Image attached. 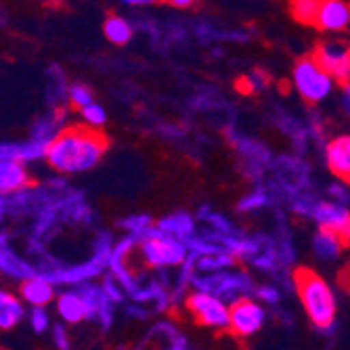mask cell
Listing matches in <instances>:
<instances>
[{
    "label": "cell",
    "instance_id": "obj_1",
    "mask_svg": "<svg viewBox=\"0 0 350 350\" xmlns=\"http://www.w3.org/2000/svg\"><path fill=\"white\" fill-rule=\"evenodd\" d=\"M107 151V139L101 131L90 126L63 129L46 149V162L63 174H78L94 168Z\"/></svg>",
    "mask_w": 350,
    "mask_h": 350
},
{
    "label": "cell",
    "instance_id": "obj_2",
    "mask_svg": "<svg viewBox=\"0 0 350 350\" xmlns=\"http://www.w3.org/2000/svg\"><path fill=\"white\" fill-rule=\"evenodd\" d=\"M300 302L314 327L329 332L336 321V296L327 281L310 269H298L294 275Z\"/></svg>",
    "mask_w": 350,
    "mask_h": 350
},
{
    "label": "cell",
    "instance_id": "obj_3",
    "mask_svg": "<svg viewBox=\"0 0 350 350\" xmlns=\"http://www.w3.org/2000/svg\"><path fill=\"white\" fill-rule=\"evenodd\" d=\"M292 84L306 103H319L332 94L336 80L314 57H306L294 66Z\"/></svg>",
    "mask_w": 350,
    "mask_h": 350
},
{
    "label": "cell",
    "instance_id": "obj_4",
    "mask_svg": "<svg viewBox=\"0 0 350 350\" xmlns=\"http://www.w3.org/2000/svg\"><path fill=\"white\" fill-rule=\"evenodd\" d=\"M143 260L149 267L162 269V267H176L185 260L187 247L176 235L168 233H145V239L139 245Z\"/></svg>",
    "mask_w": 350,
    "mask_h": 350
},
{
    "label": "cell",
    "instance_id": "obj_5",
    "mask_svg": "<svg viewBox=\"0 0 350 350\" xmlns=\"http://www.w3.org/2000/svg\"><path fill=\"white\" fill-rule=\"evenodd\" d=\"M187 308L200 325L222 329L231 323V308L212 294L193 292L187 298Z\"/></svg>",
    "mask_w": 350,
    "mask_h": 350
},
{
    "label": "cell",
    "instance_id": "obj_6",
    "mask_svg": "<svg viewBox=\"0 0 350 350\" xmlns=\"http://www.w3.org/2000/svg\"><path fill=\"white\" fill-rule=\"evenodd\" d=\"M312 57L334 76L336 82L344 84L350 80V44L340 40H327L314 49Z\"/></svg>",
    "mask_w": 350,
    "mask_h": 350
},
{
    "label": "cell",
    "instance_id": "obj_7",
    "mask_svg": "<svg viewBox=\"0 0 350 350\" xmlns=\"http://www.w3.org/2000/svg\"><path fill=\"white\" fill-rule=\"evenodd\" d=\"M265 323V308L250 298H239L231 304V323L229 329L235 336H254Z\"/></svg>",
    "mask_w": 350,
    "mask_h": 350
},
{
    "label": "cell",
    "instance_id": "obj_8",
    "mask_svg": "<svg viewBox=\"0 0 350 350\" xmlns=\"http://www.w3.org/2000/svg\"><path fill=\"white\" fill-rule=\"evenodd\" d=\"M312 218L321 229L336 231L350 245V212L340 202H321L312 208Z\"/></svg>",
    "mask_w": 350,
    "mask_h": 350
},
{
    "label": "cell",
    "instance_id": "obj_9",
    "mask_svg": "<svg viewBox=\"0 0 350 350\" xmlns=\"http://www.w3.org/2000/svg\"><path fill=\"white\" fill-rule=\"evenodd\" d=\"M325 164L344 185H350V135H340L325 145Z\"/></svg>",
    "mask_w": 350,
    "mask_h": 350
},
{
    "label": "cell",
    "instance_id": "obj_10",
    "mask_svg": "<svg viewBox=\"0 0 350 350\" xmlns=\"http://www.w3.org/2000/svg\"><path fill=\"white\" fill-rule=\"evenodd\" d=\"M350 23V5L344 0H321L317 27L323 31H342Z\"/></svg>",
    "mask_w": 350,
    "mask_h": 350
},
{
    "label": "cell",
    "instance_id": "obj_11",
    "mask_svg": "<svg viewBox=\"0 0 350 350\" xmlns=\"http://www.w3.org/2000/svg\"><path fill=\"white\" fill-rule=\"evenodd\" d=\"M27 187H31V176L25 170L23 162L17 160L0 162V191H3V196L19 193V191H25Z\"/></svg>",
    "mask_w": 350,
    "mask_h": 350
},
{
    "label": "cell",
    "instance_id": "obj_12",
    "mask_svg": "<svg viewBox=\"0 0 350 350\" xmlns=\"http://www.w3.org/2000/svg\"><path fill=\"white\" fill-rule=\"evenodd\" d=\"M49 145L31 137L25 143H5L0 147V160H17V162H36L40 157H46Z\"/></svg>",
    "mask_w": 350,
    "mask_h": 350
},
{
    "label": "cell",
    "instance_id": "obj_13",
    "mask_svg": "<svg viewBox=\"0 0 350 350\" xmlns=\"http://www.w3.org/2000/svg\"><path fill=\"white\" fill-rule=\"evenodd\" d=\"M57 310L61 314V319L68 321V323L84 321L86 317L92 314L88 300L80 292H66V294H61L57 298Z\"/></svg>",
    "mask_w": 350,
    "mask_h": 350
},
{
    "label": "cell",
    "instance_id": "obj_14",
    "mask_svg": "<svg viewBox=\"0 0 350 350\" xmlns=\"http://www.w3.org/2000/svg\"><path fill=\"white\" fill-rule=\"evenodd\" d=\"M19 292H21L23 302H27L31 306H46L55 298L53 283L42 279V277H27V279H23Z\"/></svg>",
    "mask_w": 350,
    "mask_h": 350
},
{
    "label": "cell",
    "instance_id": "obj_15",
    "mask_svg": "<svg viewBox=\"0 0 350 350\" xmlns=\"http://www.w3.org/2000/svg\"><path fill=\"white\" fill-rule=\"evenodd\" d=\"M346 245H348V243L344 241L342 235H338L336 231H329V229H321V227H319V231H317V235H314V239H312L314 252L319 254V256H321L323 260H332V258L340 256V252H342Z\"/></svg>",
    "mask_w": 350,
    "mask_h": 350
},
{
    "label": "cell",
    "instance_id": "obj_16",
    "mask_svg": "<svg viewBox=\"0 0 350 350\" xmlns=\"http://www.w3.org/2000/svg\"><path fill=\"white\" fill-rule=\"evenodd\" d=\"M23 319V304L17 296L3 292L0 294V327L13 329Z\"/></svg>",
    "mask_w": 350,
    "mask_h": 350
},
{
    "label": "cell",
    "instance_id": "obj_17",
    "mask_svg": "<svg viewBox=\"0 0 350 350\" xmlns=\"http://www.w3.org/2000/svg\"><path fill=\"white\" fill-rule=\"evenodd\" d=\"M103 34L111 44H129L133 38V25L124 17L111 15L103 23Z\"/></svg>",
    "mask_w": 350,
    "mask_h": 350
},
{
    "label": "cell",
    "instance_id": "obj_18",
    "mask_svg": "<svg viewBox=\"0 0 350 350\" xmlns=\"http://www.w3.org/2000/svg\"><path fill=\"white\" fill-rule=\"evenodd\" d=\"M321 0H290V13L298 23L317 25V15H319Z\"/></svg>",
    "mask_w": 350,
    "mask_h": 350
},
{
    "label": "cell",
    "instance_id": "obj_19",
    "mask_svg": "<svg viewBox=\"0 0 350 350\" xmlns=\"http://www.w3.org/2000/svg\"><path fill=\"white\" fill-rule=\"evenodd\" d=\"M160 229L164 233H168V235L180 237V235H185V233H189L191 229H193V222H191V218L187 214H176V216H170V218L162 220Z\"/></svg>",
    "mask_w": 350,
    "mask_h": 350
},
{
    "label": "cell",
    "instance_id": "obj_20",
    "mask_svg": "<svg viewBox=\"0 0 350 350\" xmlns=\"http://www.w3.org/2000/svg\"><path fill=\"white\" fill-rule=\"evenodd\" d=\"M80 113H82L84 124L90 126V129L101 131L103 126H105V122H107V113H105V109H103L99 103H90V105H86L84 109H80Z\"/></svg>",
    "mask_w": 350,
    "mask_h": 350
},
{
    "label": "cell",
    "instance_id": "obj_21",
    "mask_svg": "<svg viewBox=\"0 0 350 350\" xmlns=\"http://www.w3.org/2000/svg\"><path fill=\"white\" fill-rule=\"evenodd\" d=\"M0 265H3V271L7 275H17V277H25V279L31 277V271L25 265H21L17 260V256H13V254L5 247V243H3V258H0Z\"/></svg>",
    "mask_w": 350,
    "mask_h": 350
},
{
    "label": "cell",
    "instance_id": "obj_22",
    "mask_svg": "<svg viewBox=\"0 0 350 350\" xmlns=\"http://www.w3.org/2000/svg\"><path fill=\"white\" fill-rule=\"evenodd\" d=\"M68 94H70V103H72L76 109H84L86 105L94 103L92 90H90L86 84H72Z\"/></svg>",
    "mask_w": 350,
    "mask_h": 350
},
{
    "label": "cell",
    "instance_id": "obj_23",
    "mask_svg": "<svg viewBox=\"0 0 350 350\" xmlns=\"http://www.w3.org/2000/svg\"><path fill=\"white\" fill-rule=\"evenodd\" d=\"M265 84H267V76H262L260 72H254L252 76H245V78L237 80V88L241 92H256Z\"/></svg>",
    "mask_w": 350,
    "mask_h": 350
},
{
    "label": "cell",
    "instance_id": "obj_24",
    "mask_svg": "<svg viewBox=\"0 0 350 350\" xmlns=\"http://www.w3.org/2000/svg\"><path fill=\"white\" fill-rule=\"evenodd\" d=\"M267 204V196L262 193V191H252V193H247L241 202H239V210L241 212H250V210H258Z\"/></svg>",
    "mask_w": 350,
    "mask_h": 350
},
{
    "label": "cell",
    "instance_id": "obj_25",
    "mask_svg": "<svg viewBox=\"0 0 350 350\" xmlns=\"http://www.w3.org/2000/svg\"><path fill=\"white\" fill-rule=\"evenodd\" d=\"M29 323H31V327H34V332H38V334L46 332V327H49V314H46L44 306H34V308H31Z\"/></svg>",
    "mask_w": 350,
    "mask_h": 350
},
{
    "label": "cell",
    "instance_id": "obj_26",
    "mask_svg": "<svg viewBox=\"0 0 350 350\" xmlns=\"http://www.w3.org/2000/svg\"><path fill=\"white\" fill-rule=\"evenodd\" d=\"M53 334H55V342H57V346H59L61 350H68V348H70L68 334H66V329H63L61 325H57V327L53 329Z\"/></svg>",
    "mask_w": 350,
    "mask_h": 350
},
{
    "label": "cell",
    "instance_id": "obj_27",
    "mask_svg": "<svg viewBox=\"0 0 350 350\" xmlns=\"http://www.w3.org/2000/svg\"><path fill=\"white\" fill-rule=\"evenodd\" d=\"M342 107L350 113V80L342 84Z\"/></svg>",
    "mask_w": 350,
    "mask_h": 350
},
{
    "label": "cell",
    "instance_id": "obj_28",
    "mask_svg": "<svg viewBox=\"0 0 350 350\" xmlns=\"http://www.w3.org/2000/svg\"><path fill=\"white\" fill-rule=\"evenodd\" d=\"M164 3H168V5H172V7H176V9H187V7L193 5L196 0H164Z\"/></svg>",
    "mask_w": 350,
    "mask_h": 350
},
{
    "label": "cell",
    "instance_id": "obj_29",
    "mask_svg": "<svg viewBox=\"0 0 350 350\" xmlns=\"http://www.w3.org/2000/svg\"><path fill=\"white\" fill-rule=\"evenodd\" d=\"M258 294H260V298H265V300H269V302H275V300H277V292H275L273 288H262Z\"/></svg>",
    "mask_w": 350,
    "mask_h": 350
},
{
    "label": "cell",
    "instance_id": "obj_30",
    "mask_svg": "<svg viewBox=\"0 0 350 350\" xmlns=\"http://www.w3.org/2000/svg\"><path fill=\"white\" fill-rule=\"evenodd\" d=\"M124 5H133V7H141V5H151L155 0H122Z\"/></svg>",
    "mask_w": 350,
    "mask_h": 350
}]
</instances>
